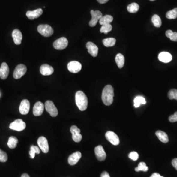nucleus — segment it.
Masks as SVG:
<instances>
[{
    "mask_svg": "<svg viewBox=\"0 0 177 177\" xmlns=\"http://www.w3.org/2000/svg\"><path fill=\"white\" fill-rule=\"evenodd\" d=\"M43 13V10L41 8H38L33 11H28L26 13V16L30 20H34L39 17Z\"/></svg>",
    "mask_w": 177,
    "mask_h": 177,
    "instance_id": "aec40b11",
    "label": "nucleus"
},
{
    "mask_svg": "<svg viewBox=\"0 0 177 177\" xmlns=\"http://www.w3.org/2000/svg\"><path fill=\"white\" fill-rule=\"evenodd\" d=\"M12 36L15 44L20 45L21 44L23 36L20 30L18 29L14 30L12 32Z\"/></svg>",
    "mask_w": 177,
    "mask_h": 177,
    "instance_id": "6ab92c4d",
    "label": "nucleus"
},
{
    "mask_svg": "<svg viewBox=\"0 0 177 177\" xmlns=\"http://www.w3.org/2000/svg\"><path fill=\"white\" fill-rule=\"evenodd\" d=\"M21 177H30V176H29V175L25 173V174H23L22 175Z\"/></svg>",
    "mask_w": 177,
    "mask_h": 177,
    "instance_id": "c03bdc74",
    "label": "nucleus"
},
{
    "mask_svg": "<svg viewBox=\"0 0 177 177\" xmlns=\"http://www.w3.org/2000/svg\"><path fill=\"white\" fill-rule=\"evenodd\" d=\"M98 2V3H100V4H105V3H107L109 0H97Z\"/></svg>",
    "mask_w": 177,
    "mask_h": 177,
    "instance_id": "37998d69",
    "label": "nucleus"
},
{
    "mask_svg": "<svg viewBox=\"0 0 177 177\" xmlns=\"http://www.w3.org/2000/svg\"><path fill=\"white\" fill-rule=\"evenodd\" d=\"M44 104L40 101L36 102L33 108V114L35 116H40L44 111Z\"/></svg>",
    "mask_w": 177,
    "mask_h": 177,
    "instance_id": "a211bd4d",
    "label": "nucleus"
},
{
    "mask_svg": "<svg viewBox=\"0 0 177 177\" xmlns=\"http://www.w3.org/2000/svg\"><path fill=\"white\" fill-rule=\"evenodd\" d=\"M169 121L172 123H174L177 122V112H175L174 114L171 115L169 117Z\"/></svg>",
    "mask_w": 177,
    "mask_h": 177,
    "instance_id": "4c0bfd02",
    "label": "nucleus"
},
{
    "mask_svg": "<svg viewBox=\"0 0 177 177\" xmlns=\"http://www.w3.org/2000/svg\"><path fill=\"white\" fill-rule=\"evenodd\" d=\"M81 156L82 154L80 152H76L75 153H73L68 157V164L70 165H75L78 162L79 159L81 158Z\"/></svg>",
    "mask_w": 177,
    "mask_h": 177,
    "instance_id": "dca6fc26",
    "label": "nucleus"
},
{
    "mask_svg": "<svg viewBox=\"0 0 177 177\" xmlns=\"http://www.w3.org/2000/svg\"><path fill=\"white\" fill-rule=\"evenodd\" d=\"M70 132L72 135V139L75 142H79L82 139V136L80 134L81 130L76 125H72L70 128Z\"/></svg>",
    "mask_w": 177,
    "mask_h": 177,
    "instance_id": "9b49d317",
    "label": "nucleus"
},
{
    "mask_svg": "<svg viewBox=\"0 0 177 177\" xmlns=\"http://www.w3.org/2000/svg\"><path fill=\"white\" fill-rule=\"evenodd\" d=\"M8 160L7 153L0 149V162H5Z\"/></svg>",
    "mask_w": 177,
    "mask_h": 177,
    "instance_id": "c9c22d12",
    "label": "nucleus"
},
{
    "mask_svg": "<svg viewBox=\"0 0 177 177\" xmlns=\"http://www.w3.org/2000/svg\"><path fill=\"white\" fill-rule=\"evenodd\" d=\"M100 177H110V176L107 172H104L101 174Z\"/></svg>",
    "mask_w": 177,
    "mask_h": 177,
    "instance_id": "a19ab883",
    "label": "nucleus"
},
{
    "mask_svg": "<svg viewBox=\"0 0 177 177\" xmlns=\"http://www.w3.org/2000/svg\"><path fill=\"white\" fill-rule=\"evenodd\" d=\"M40 72L42 75L48 76L53 74L54 68L53 67L48 64H42L40 68Z\"/></svg>",
    "mask_w": 177,
    "mask_h": 177,
    "instance_id": "f3484780",
    "label": "nucleus"
},
{
    "mask_svg": "<svg viewBox=\"0 0 177 177\" xmlns=\"http://www.w3.org/2000/svg\"><path fill=\"white\" fill-rule=\"evenodd\" d=\"M158 58L160 61L164 63H169L172 60L171 54L167 52H162L159 53Z\"/></svg>",
    "mask_w": 177,
    "mask_h": 177,
    "instance_id": "4be33fe9",
    "label": "nucleus"
},
{
    "mask_svg": "<svg viewBox=\"0 0 177 177\" xmlns=\"http://www.w3.org/2000/svg\"><path fill=\"white\" fill-rule=\"evenodd\" d=\"M27 71V68L24 64H20L18 65L14 71L13 76L16 79H20L22 77Z\"/></svg>",
    "mask_w": 177,
    "mask_h": 177,
    "instance_id": "0eeeda50",
    "label": "nucleus"
},
{
    "mask_svg": "<svg viewBox=\"0 0 177 177\" xmlns=\"http://www.w3.org/2000/svg\"><path fill=\"white\" fill-rule=\"evenodd\" d=\"M141 104H146V100L144 97L141 96H138L136 97L134 100V106L135 108L139 107Z\"/></svg>",
    "mask_w": 177,
    "mask_h": 177,
    "instance_id": "bb28decb",
    "label": "nucleus"
},
{
    "mask_svg": "<svg viewBox=\"0 0 177 177\" xmlns=\"http://www.w3.org/2000/svg\"><path fill=\"white\" fill-rule=\"evenodd\" d=\"M68 45V40L64 37H62L61 38L56 40L53 44V46L56 50H61L65 49Z\"/></svg>",
    "mask_w": 177,
    "mask_h": 177,
    "instance_id": "423d86ee",
    "label": "nucleus"
},
{
    "mask_svg": "<svg viewBox=\"0 0 177 177\" xmlns=\"http://www.w3.org/2000/svg\"><path fill=\"white\" fill-rule=\"evenodd\" d=\"M152 21L153 24L155 27H160L161 25H162V22H161L160 17L157 14H154L153 15L152 18Z\"/></svg>",
    "mask_w": 177,
    "mask_h": 177,
    "instance_id": "c756f323",
    "label": "nucleus"
},
{
    "mask_svg": "<svg viewBox=\"0 0 177 177\" xmlns=\"http://www.w3.org/2000/svg\"><path fill=\"white\" fill-rule=\"evenodd\" d=\"M94 152L97 159L98 160L102 161L105 160L106 158V154L102 146L99 145L97 146L94 148Z\"/></svg>",
    "mask_w": 177,
    "mask_h": 177,
    "instance_id": "ddd939ff",
    "label": "nucleus"
},
{
    "mask_svg": "<svg viewBox=\"0 0 177 177\" xmlns=\"http://www.w3.org/2000/svg\"><path fill=\"white\" fill-rule=\"evenodd\" d=\"M18 143V140L17 138L14 136H11L9 138L7 144L10 148H14L16 147Z\"/></svg>",
    "mask_w": 177,
    "mask_h": 177,
    "instance_id": "a878e982",
    "label": "nucleus"
},
{
    "mask_svg": "<svg viewBox=\"0 0 177 177\" xmlns=\"http://www.w3.org/2000/svg\"><path fill=\"white\" fill-rule=\"evenodd\" d=\"M168 95L170 100H177V90L172 89L169 91Z\"/></svg>",
    "mask_w": 177,
    "mask_h": 177,
    "instance_id": "f704fd0d",
    "label": "nucleus"
},
{
    "mask_svg": "<svg viewBox=\"0 0 177 177\" xmlns=\"http://www.w3.org/2000/svg\"><path fill=\"white\" fill-rule=\"evenodd\" d=\"M91 14L92 15V19L89 22V25L92 27L94 26L98 23V20H100L101 18L102 17V14L99 10H92L91 11Z\"/></svg>",
    "mask_w": 177,
    "mask_h": 177,
    "instance_id": "6e6552de",
    "label": "nucleus"
},
{
    "mask_svg": "<svg viewBox=\"0 0 177 177\" xmlns=\"http://www.w3.org/2000/svg\"><path fill=\"white\" fill-rule=\"evenodd\" d=\"M113 17L110 15H106L102 16L99 20L100 24L101 25L110 24L113 21Z\"/></svg>",
    "mask_w": 177,
    "mask_h": 177,
    "instance_id": "393cba45",
    "label": "nucleus"
},
{
    "mask_svg": "<svg viewBox=\"0 0 177 177\" xmlns=\"http://www.w3.org/2000/svg\"><path fill=\"white\" fill-rule=\"evenodd\" d=\"M40 153V149L38 146L32 145L30 148L29 154H30V158L32 159L34 158L35 154H39Z\"/></svg>",
    "mask_w": 177,
    "mask_h": 177,
    "instance_id": "c85d7f7f",
    "label": "nucleus"
},
{
    "mask_svg": "<svg viewBox=\"0 0 177 177\" xmlns=\"http://www.w3.org/2000/svg\"><path fill=\"white\" fill-rule=\"evenodd\" d=\"M150 177H164L163 176H161L159 174V173H153V174L152 175V176Z\"/></svg>",
    "mask_w": 177,
    "mask_h": 177,
    "instance_id": "79ce46f5",
    "label": "nucleus"
},
{
    "mask_svg": "<svg viewBox=\"0 0 177 177\" xmlns=\"http://www.w3.org/2000/svg\"><path fill=\"white\" fill-rule=\"evenodd\" d=\"M150 1H154L155 0H150Z\"/></svg>",
    "mask_w": 177,
    "mask_h": 177,
    "instance_id": "a18cd8bd",
    "label": "nucleus"
},
{
    "mask_svg": "<svg viewBox=\"0 0 177 177\" xmlns=\"http://www.w3.org/2000/svg\"><path fill=\"white\" fill-rule=\"evenodd\" d=\"M26 124L21 119H17L10 124V128L11 130L21 131L25 129Z\"/></svg>",
    "mask_w": 177,
    "mask_h": 177,
    "instance_id": "20e7f679",
    "label": "nucleus"
},
{
    "mask_svg": "<svg viewBox=\"0 0 177 177\" xmlns=\"http://www.w3.org/2000/svg\"><path fill=\"white\" fill-rule=\"evenodd\" d=\"M82 68V65L77 61H71L68 64V69L70 72L76 74L80 71Z\"/></svg>",
    "mask_w": 177,
    "mask_h": 177,
    "instance_id": "f8f14e48",
    "label": "nucleus"
},
{
    "mask_svg": "<svg viewBox=\"0 0 177 177\" xmlns=\"http://www.w3.org/2000/svg\"><path fill=\"white\" fill-rule=\"evenodd\" d=\"M169 38L173 41H177V32H172Z\"/></svg>",
    "mask_w": 177,
    "mask_h": 177,
    "instance_id": "58836bf2",
    "label": "nucleus"
},
{
    "mask_svg": "<svg viewBox=\"0 0 177 177\" xmlns=\"http://www.w3.org/2000/svg\"><path fill=\"white\" fill-rule=\"evenodd\" d=\"M30 108V103L27 100H24L21 102L19 106V112L22 115L27 114Z\"/></svg>",
    "mask_w": 177,
    "mask_h": 177,
    "instance_id": "4468645a",
    "label": "nucleus"
},
{
    "mask_svg": "<svg viewBox=\"0 0 177 177\" xmlns=\"http://www.w3.org/2000/svg\"><path fill=\"white\" fill-rule=\"evenodd\" d=\"M129 158L134 161H136L139 158V154L136 152H132L128 155Z\"/></svg>",
    "mask_w": 177,
    "mask_h": 177,
    "instance_id": "e433bc0d",
    "label": "nucleus"
},
{
    "mask_svg": "<svg viewBox=\"0 0 177 177\" xmlns=\"http://www.w3.org/2000/svg\"><path fill=\"white\" fill-rule=\"evenodd\" d=\"M105 137L107 140L110 142L113 145L117 146L120 144V139L118 136L113 131H107L105 134Z\"/></svg>",
    "mask_w": 177,
    "mask_h": 177,
    "instance_id": "1a4fd4ad",
    "label": "nucleus"
},
{
    "mask_svg": "<svg viewBox=\"0 0 177 177\" xmlns=\"http://www.w3.org/2000/svg\"><path fill=\"white\" fill-rule=\"evenodd\" d=\"M86 47L88 52L93 57H97L98 54V48L95 44L92 42H88L86 44Z\"/></svg>",
    "mask_w": 177,
    "mask_h": 177,
    "instance_id": "2eb2a0df",
    "label": "nucleus"
},
{
    "mask_svg": "<svg viewBox=\"0 0 177 177\" xmlns=\"http://www.w3.org/2000/svg\"><path fill=\"white\" fill-rule=\"evenodd\" d=\"M155 134L159 139V140L164 143H167L169 141L168 136L166 133L161 130L157 131Z\"/></svg>",
    "mask_w": 177,
    "mask_h": 177,
    "instance_id": "5701e85b",
    "label": "nucleus"
},
{
    "mask_svg": "<svg viewBox=\"0 0 177 177\" xmlns=\"http://www.w3.org/2000/svg\"><path fill=\"white\" fill-rule=\"evenodd\" d=\"M38 31L44 37H50L54 33L53 28L49 25H40L38 27Z\"/></svg>",
    "mask_w": 177,
    "mask_h": 177,
    "instance_id": "7ed1b4c3",
    "label": "nucleus"
},
{
    "mask_svg": "<svg viewBox=\"0 0 177 177\" xmlns=\"http://www.w3.org/2000/svg\"><path fill=\"white\" fill-rule=\"evenodd\" d=\"M116 40L113 38H105L102 40V42L104 45L105 47H112L114 46L116 44Z\"/></svg>",
    "mask_w": 177,
    "mask_h": 177,
    "instance_id": "cd10ccee",
    "label": "nucleus"
},
{
    "mask_svg": "<svg viewBox=\"0 0 177 177\" xmlns=\"http://www.w3.org/2000/svg\"><path fill=\"white\" fill-rule=\"evenodd\" d=\"M172 164L174 167L175 168V169L177 170V158H174L172 160Z\"/></svg>",
    "mask_w": 177,
    "mask_h": 177,
    "instance_id": "ea45409f",
    "label": "nucleus"
},
{
    "mask_svg": "<svg viewBox=\"0 0 177 177\" xmlns=\"http://www.w3.org/2000/svg\"><path fill=\"white\" fill-rule=\"evenodd\" d=\"M166 17L169 19H175L177 18V8L168 11L166 14Z\"/></svg>",
    "mask_w": 177,
    "mask_h": 177,
    "instance_id": "2f4dec72",
    "label": "nucleus"
},
{
    "mask_svg": "<svg viewBox=\"0 0 177 177\" xmlns=\"http://www.w3.org/2000/svg\"><path fill=\"white\" fill-rule=\"evenodd\" d=\"M112 30V26L111 25L107 24L102 25V27H101L100 32L101 33H104V34H107L110 32Z\"/></svg>",
    "mask_w": 177,
    "mask_h": 177,
    "instance_id": "72a5a7b5",
    "label": "nucleus"
},
{
    "mask_svg": "<svg viewBox=\"0 0 177 177\" xmlns=\"http://www.w3.org/2000/svg\"><path fill=\"white\" fill-rule=\"evenodd\" d=\"M10 72L9 68L7 63H2L0 68V77L2 79L4 80L7 79V78L8 76V74Z\"/></svg>",
    "mask_w": 177,
    "mask_h": 177,
    "instance_id": "412c9836",
    "label": "nucleus"
},
{
    "mask_svg": "<svg viewBox=\"0 0 177 177\" xmlns=\"http://www.w3.org/2000/svg\"><path fill=\"white\" fill-rule=\"evenodd\" d=\"M114 97V89L112 86L108 85L105 86L102 93V100L104 104L107 106L112 104Z\"/></svg>",
    "mask_w": 177,
    "mask_h": 177,
    "instance_id": "f257e3e1",
    "label": "nucleus"
},
{
    "mask_svg": "<svg viewBox=\"0 0 177 177\" xmlns=\"http://www.w3.org/2000/svg\"><path fill=\"white\" fill-rule=\"evenodd\" d=\"M75 101L80 110L84 111L87 108L88 100L87 97L83 92H77L75 94Z\"/></svg>",
    "mask_w": 177,
    "mask_h": 177,
    "instance_id": "f03ea898",
    "label": "nucleus"
},
{
    "mask_svg": "<svg viewBox=\"0 0 177 177\" xmlns=\"http://www.w3.org/2000/svg\"><path fill=\"white\" fill-rule=\"evenodd\" d=\"M148 167L146 165V164L144 162L139 163L137 167L135 168V170L136 172L143 171L147 172L148 171Z\"/></svg>",
    "mask_w": 177,
    "mask_h": 177,
    "instance_id": "473e14b6",
    "label": "nucleus"
},
{
    "mask_svg": "<svg viewBox=\"0 0 177 177\" xmlns=\"http://www.w3.org/2000/svg\"><path fill=\"white\" fill-rule=\"evenodd\" d=\"M115 61L118 68H123L124 64V55L122 54L118 53L116 55Z\"/></svg>",
    "mask_w": 177,
    "mask_h": 177,
    "instance_id": "b1692460",
    "label": "nucleus"
},
{
    "mask_svg": "<svg viewBox=\"0 0 177 177\" xmlns=\"http://www.w3.org/2000/svg\"><path fill=\"white\" fill-rule=\"evenodd\" d=\"M45 107L48 113L52 117H56L58 114V111L52 101L47 100L45 102Z\"/></svg>",
    "mask_w": 177,
    "mask_h": 177,
    "instance_id": "39448f33",
    "label": "nucleus"
},
{
    "mask_svg": "<svg viewBox=\"0 0 177 177\" xmlns=\"http://www.w3.org/2000/svg\"><path fill=\"white\" fill-rule=\"evenodd\" d=\"M127 10L130 13H136L139 10V6L137 3H133L128 6Z\"/></svg>",
    "mask_w": 177,
    "mask_h": 177,
    "instance_id": "7c9ffc66",
    "label": "nucleus"
},
{
    "mask_svg": "<svg viewBox=\"0 0 177 177\" xmlns=\"http://www.w3.org/2000/svg\"><path fill=\"white\" fill-rule=\"evenodd\" d=\"M38 144L43 153H47L49 152V145L46 138L44 136H41L38 138Z\"/></svg>",
    "mask_w": 177,
    "mask_h": 177,
    "instance_id": "9d476101",
    "label": "nucleus"
}]
</instances>
